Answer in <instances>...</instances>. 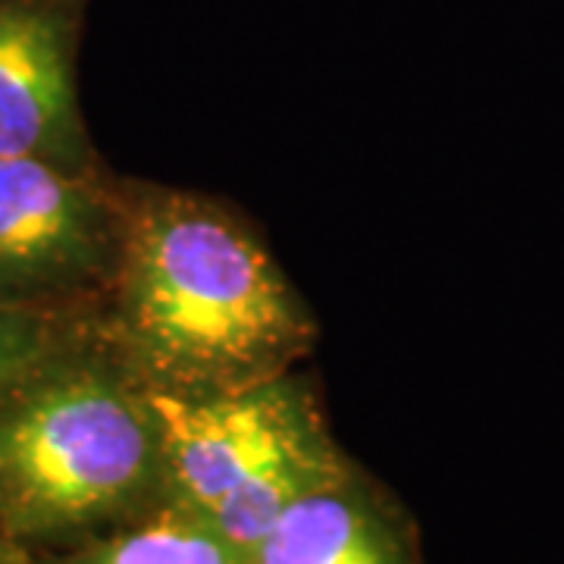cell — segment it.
<instances>
[{"label":"cell","instance_id":"obj_1","mask_svg":"<svg viewBox=\"0 0 564 564\" xmlns=\"http://www.w3.org/2000/svg\"><path fill=\"white\" fill-rule=\"evenodd\" d=\"M95 326L154 395L204 399L295 373L317 323L223 204L126 185V239Z\"/></svg>","mask_w":564,"mask_h":564},{"label":"cell","instance_id":"obj_2","mask_svg":"<svg viewBox=\"0 0 564 564\" xmlns=\"http://www.w3.org/2000/svg\"><path fill=\"white\" fill-rule=\"evenodd\" d=\"M166 499L161 414L91 317L0 395V527L51 555Z\"/></svg>","mask_w":564,"mask_h":564},{"label":"cell","instance_id":"obj_3","mask_svg":"<svg viewBox=\"0 0 564 564\" xmlns=\"http://www.w3.org/2000/svg\"><path fill=\"white\" fill-rule=\"evenodd\" d=\"M151 399L161 414L170 499L210 518L245 555L289 505L351 462L295 373L204 399Z\"/></svg>","mask_w":564,"mask_h":564},{"label":"cell","instance_id":"obj_4","mask_svg":"<svg viewBox=\"0 0 564 564\" xmlns=\"http://www.w3.org/2000/svg\"><path fill=\"white\" fill-rule=\"evenodd\" d=\"M126 185L39 158H0V304L88 314L117 273Z\"/></svg>","mask_w":564,"mask_h":564},{"label":"cell","instance_id":"obj_5","mask_svg":"<svg viewBox=\"0 0 564 564\" xmlns=\"http://www.w3.org/2000/svg\"><path fill=\"white\" fill-rule=\"evenodd\" d=\"M82 10L85 0H0V158L104 173L76 79Z\"/></svg>","mask_w":564,"mask_h":564},{"label":"cell","instance_id":"obj_6","mask_svg":"<svg viewBox=\"0 0 564 564\" xmlns=\"http://www.w3.org/2000/svg\"><path fill=\"white\" fill-rule=\"evenodd\" d=\"M248 564H423L411 518L348 462L343 474L289 505Z\"/></svg>","mask_w":564,"mask_h":564},{"label":"cell","instance_id":"obj_7","mask_svg":"<svg viewBox=\"0 0 564 564\" xmlns=\"http://www.w3.org/2000/svg\"><path fill=\"white\" fill-rule=\"evenodd\" d=\"M39 564H248V555L210 518L166 499L95 540L39 555Z\"/></svg>","mask_w":564,"mask_h":564},{"label":"cell","instance_id":"obj_8","mask_svg":"<svg viewBox=\"0 0 564 564\" xmlns=\"http://www.w3.org/2000/svg\"><path fill=\"white\" fill-rule=\"evenodd\" d=\"M95 317L88 314H51V311H29V307H7L0 304V395L44 361L54 348L73 339L85 323Z\"/></svg>","mask_w":564,"mask_h":564},{"label":"cell","instance_id":"obj_9","mask_svg":"<svg viewBox=\"0 0 564 564\" xmlns=\"http://www.w3.org/2000/svg\"><path fill=\"white\" fill-rule=\"evenodd\" d=\"M0 564H39V555L0 527Z\"/></svg>","mask_w":564,"mask_h":564}]
</instances>
